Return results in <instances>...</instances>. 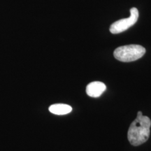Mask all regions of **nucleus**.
I'll return each instance as SVG.
<instances>
[{
    "instance_id": "f03ea898",
    "label": "nucleus",
    "mask_w": 151,
    "mask_h": 151,
    "mask_svg": "<svg viewBox=\"0 0 151 151\" xmlns=\"http://www.w3.org/2000/svg\"><path fill=\"white\" fill-rule=\"evenodd\" d=\"M146 53V48L142 46L131 44L117 48L113 52L116 60L123 62H134L140 59Z\"/></svg>"
},
{
    "instance_id": "20e7f679",
    "label": "nucleus",
    "mask_w": 151,
    "mask_h": 151,
    "mask_svg": "<svg viewBox=\"0 0 151 151\" xmlns=\"http://www.w3.org/2000/svg\"><path fill=\"white\" fill-rule=\"evenodd\" d=\"M106 90V86L102 82L94 81L86 87V93L91 97H99Z\"/></svg>"
},
{
    "instance_id": "7ed1b4c3",
    "label": "nucleus",
    "mask_w": 151,
    "mask_h": 151,
    "mask_svg": "<svg viewBox=\"0 0 151 151\" xmlns=\"http://www.w3.org/2000/svg\"><path fill=\"white\" fill-rule=\"evenodd\" d=\"M139 18V11L137 8L134 7L130 9V16L127 18L120 19L111 24L110 32L112 34H119L126 31L129 27L136 24Z\"/></svg>"
},
{
    "instance_id": "f257e3e1",
    "label": "nucleus",
    "mask_w": 151,
    "mask_h": 151,
    "mask_svg": "<svg viewBox=\"0 0 151 151\" xmlns=\"http://www.w3.org/2000/svg\"><path fill=\"white\" fill-rule=\"evenodd\" d=\"M151 120L148 116H143L139 111L137 117L130 124L128 129L127 138L132 146H138L148 140L150 133Z\"/></svg>"
},
{
    "instance_id": "39448f33",
    "label": "nucleus",
    "mask_w": 151,
    "mask_h": 151,
    "mask_svg": "<svg viewBox=\"0 0 151 151\" xmlns=\"http://www.w3.org/2000/svg\"><path fill=\"white\" fill-rule=\"evenodd\" d=\"M49 111L53 114L62 116L66 115L71 113L72 111V108L69 105L65 104H52L49 107Z\"/></svg>"
}]
</instances>
